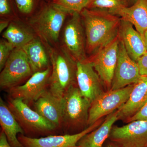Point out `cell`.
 I'll return each mask as SVG.
<instances>
[{
    "label": "cell",
    "instance_id": "1",
    "mask_svg": "<svg viewBox=\"0 0 147 147\" xmlns=\"http://www.w3.org/2000/svg\"><path fill=\"white\" fill-rule=\"evenodd\" d=\"M80 14L86 33L87 54L93 55L118 36L121 20L119 16L87 8Z\"/></svg>",
    "mask_w": 147,
    "mask_h": 147
},
{
    "label": "cell",
    "instance_id": "2",
    "mask_svg": "<svg viewBox=\"0 0 147 147\" xmlns=\"http://www.w3.org/2000/svg\"><path fill=\"white\" fill-rule=\"evenodd\" d=\"M47 50L52 66L49 90L55 96L62 98L71 86L77 84V62L61 46Z\"/></svg>",
    "mask_w": 147,
    "mask_h": 147
},
{
    "label": "cell",
    "instance_id": "3",
    "mask_svg": "<svg viewBox=\"0 0 147 147\" xmlns=\"http://www.w3.org/2000/svg\"><path fill=\"white\" fill-rule=\"evenodd\" d=\"M68 15L70 14L49 2L31 18V27L47 50L57 47L61 30Z\"/></svg>",
    "mask_w": 147,
    "mask_h": 147
},
{
    "label": "cell",
    "instance_id": "4",
    "mask_svg": "<svg viewBox=\"0 0 147 147\" xmlns=\"http://www.w3.org/2000/svg\"><path fill=\"white\" fill-rule=\"evenodd\" d=\"M63 99L62 129L64 134H76L88 127L92 103L82 95L77 84L69 89Z\"/></svg>",
    "mask_w": 147,
    "mask_h": 147
},
{
    "label": "cell",
    "instance_id": "5",
    "mask_svg": "<svg viewBox=\"0 0 147 147\" xmlns=\"http://www.w3.org/2000/svg\"><path fill=\"white\" fill-rule=\"evenodd\" d=\"M7 105L27 137L38 138L59 133L52 124L21 99L9 98Z\"/></svg>",
    "mask_w": 147,
    "mask_h": 147
},
{
    "label": "cell",
    "instance_id": "6",
    "mask_svg": "<svg viewBox=\"0 0 147 147\" xmlns=\"http://www.w3.org/2000/svg\"><path fill=\"white\" fill-rule=\"evenodd\" d=\"M65 24L61 47L76 62L88 59L86 51V36L81 14L74 13Z\"/></svg>",
    "mask_w": 147,
    "mask_h": 147
},
{
    "label": "cell",
    "instance_id": "7",
    "mask_svg": "<svg viewBox=\"0 0 147 147\" xmlns=\"http://www.w3.org/2000/svg\"><path fill=\"white\" fill-rule=\"evenodd\" d=\"M0 74V87L7 90L19 86L33 74L22 48L12 51Z\"/></svg>",
    "mask_w": 147,
    "mask_h": 147
},
{
    "label": "cell",
    "instance_id": "8",
    "mask_svg": "<svg viewBox=\"0 0 147 147\" xmlns=\"http://www.w3.org/2000/svg\"><path fill=\"white\" fill-rule=\"evenodd\" d=\"M133 85L119 89L107 91L96 98L90 108L88 126L118 110L128 100Z\"/></svg>",
    "mask_w": 147,
    "mask_h": 147
},
{
    "label": "cell",
    "instance_id": "9",
    "mask_svg": "<svg viewBox=\"0 0 147 147\" xmlns=\"http://www.w3.org/2000/svg\"><path fill=\"white\" fill-rule=\"evenodd\" d=\"M119 44L118 36L112 42L88 58L107 91L111 89L117 63Z\"/></svg>",
    "mask_w": 147,
    "mask_h": 147
},
{
    "label": "cell",
    "instance_id": "10",
    "mask_svg": "<svg viewBox=\"0 0 147 147\" xmlns=\"http://www.w3.org/2000/svg\"><path fill=\"white\" fill-rule=\"evenodd\" d=\"M108 139L119 147H147V121L135 120L113 126Z\"/></svg>",
    "mask_w": 147,
    "mask_h": 147
},
{
    "label": "cell",
    "instance_id": "11",
    "mask_svg": "<svg viewBox=\"0 0 147 147\" xmlns=\"http://www.w3.org/2000/svg\"><path fill=\"white\" fill-rule=\"evenodd\" d=\"M51 71L52 66L34 73L24 85L7 90L9 98H20L28 105L34 103L47 90Z\"/></svg>",
    "mask_w": 147,
    "mask_h": 147
},
{
    "label": "cell",
    "instance_id": "12",
    "mask_svg": "<svg viewBox=\"0 0 147 147\" xmlns=\"http://www.w3.org/2000/svg\"><path fill=\"white\" fill-rule=\"evenodd\" d=\"M102 122V120H99L76 134H55L40 138H31L19 134L18 138L25 147H75L82 137L97 128Z\"/></svg>",
    "mask_w": 147,
    "mask_h": 147
},
{
    "label": "cell",
    "instance_id": "13",
    "mask_svg": "<svg viewBox=\"0 0 147 147\" xmlns=\"http://www.w3.org/2000/svg\"><path fill=\"white\" fill-rule=\"evenodd\" d=\"M141 76L137 62L130 57L119 39L117 63L110 90L119 89L135 84Z\"/></svg>",
    "mask_w": 147,
    "mask_h": 147
},
{
    "label": "cell",
    "instance_id": "14",
    "mask_svg": "<svg viewBox=\"0 0 147 147\" xmlns=\"http://www.w3.org/2000/svg\"><path fill=\"white\" fill-rule=\"evenodd\" d=\"M76 79L81 94L91 103L105 92L102 81L88 59L77 62Z\"/></svg>",
    "mask_w": 147,
    "mask_h": 147
},
{
    "label": "cell",
    "instance_id": "15",
    "mask_svg": "<svg viewBox=\"0 0 147 147\" xmlns=\"http://www.w3.org/2000/svg\"><path fill=\"white\" fill-rule=\"evenodd\" d=\"M34 110L55 127L59 133L62 129L63 99L55 96L49 90L34 103Z\"/></svg>",
    "mask_w": 147,
    "mask_h": 147
},
{
    "label": "cell",
    "instance_id": "16",
    "mask_svg": "<svg viewBox=\"0 0 147 147\" xmlns=\"http://www.w3.org/2000/svg\"><path fill=\"white\" fill-rule=\"evenodd\" d=\"M147 103V76H142L133 85L128 100L117 110L119 120L126 121Z\"/></svg>",
    "mask_w": 147,
    "mask_h": 147
},
{
    "label": "cell",
    "instance_id": "17",
    "mask_svg": "<svg viewBox=\"0 0 147 147\" xmlns=\"http://www.w3.org/2000/svg\"><path fill=\"white\" fill-rule=\"evenodd\" d=\"M119 37L123 42L128 55L134 61H137L147 53L143 36L129 22L121 19Z\"/></svg>",
    "mask_w": 147,
    "mask_h": 147
},
{
    "label": "cell",
    "instance_id": "18",
    "mask_svg": "<svg viewBox=\"0 0 147 147\" xmlns=\"http://www.w3.org/2000/svg\"><path fill=\"white\" fill-rule=\"evenodd\" d=\"M33 73L43 71L51 66L49 53L47 47L38 36L22 48Z\"/></svg>",
    "mask_w": 147,
    "mask_h": 147
},
{
    "label": "cell",
    "instance_id": "19",
    "mask_svg": "<svg viewBox=\"0 0 147 147\" xmlns=\"http://www.w3.org/2000/svg\"><path fill=\"white\" fill-rule=\"evenodd\" d=\"M0 125L11 147H25L18 138V134H25L24 130L1 98H0Z\"/></svg>",
    "mask_w": 147,
    "mask_h": 147
},
{
    "label": "cell",
    "instance_id": "20",
    "mask_svg": "<svg viewBox=\"0 0 147 147\" xmlns=\"http://www.w3.org/2000/svg\"><path fill=\"white\" fill-rule=\"evenodd\" d=\"M117 110L108 115L100 126L82 137L77 143L80 147H102L108 139L114 123L118 120Z\"/></svg>",
    "mask_w": 147,
    "mask_h": 147
},
{
    "label": "cell",
    "instance_id": "21",
    "mask_svg": "<svg viewBox=\"0 0 147 147\" xmlns=\"http://www.w3.org/2000/svg\"><path fill=\"white\" fill-rule=\"evenodd\" d=\"M117 16L131 23L143 37L147 30V0H137L131 6L119 11Z\"/></svg>",
    "mask_w": 147,
    "mask_h": 147
},
{
    "label": "cell",
    "instance_id": "22",
    "mask_svg": "<svg viewBox=\"0 0 147 147\" xmlns=\"http://www.w3.org/2000/svg\"><path fill=\"white\" fill-rule=\"evenodd\" d=\"M30 29L15 21H11L3 33V38L7 40L14 48H22L37 36Z\"/></svg>",
    "mask_w": 147,
    "mask_h": 147
},
{
    "label": "cell",
    "instance_id": "23",
    "mask_svg": "<svg viewBox=\"0 0 147 147\" xmlns=\"http://www.w3.org/2000/svg\"><path fill=\"white\" fill-rule=\"evenodd\" d=\"M127 6L126 0H90L86 8L105 11L117 15L119 11Z\"/></svg>",
    "mask_w": 147,
    "mask_h": 147
},
{
    "label": "cell",
    "instance_id": "24",
    "mask_svg": "<svg viewBox=\"0 0 147 147\" xmlns=\"http://www.w3.org/2000/svg\"><path fill=\"white\" fill-rule=\"evenodd\" d=\"M16 11L25 16H34L45 4L41 0H13Z\"/></svg>",
    "mask_w": 147,
    "mask_h": 147
},
{
    "label": "cell",
    "instance_id": "25",
    "mask_svg": "<svg viewBox=\"0 0 147 147\" xmlns=\"http://www.w3.org/2000/svg\"><path fill=\"white\" fill-rule=\"evenodd\" d=\"M90 0H50L53 5L65 11L68 14L80 13L86 8Z\"/></svg>",
    "mask_w": 147,
    "mask_h": 147
},
{
    "label": "cell",
    "instance_id": "26",
    "mask_svg": "<svg viewBox=\"0 0 147 147\" xmlns=\"http://www.w3.org/2000/svg\"><path fill=\"white\" fill-rule=\"evenodd\" d=\"M16 9L13 0H0L1 19L9 20L16 16Z\"/></svg>",
    "mask_w": 147,
    "mask_h": 147
},
{
    "label": "cell",
    "instance_id": "27",
    "mask_svg": "<svg viewBox=\"0 0 147 147\" xmlns=\"http://www.w3.org/2000/svg\"><path fill=\"white\" fill-rule=\"evenodd\" d=\"M15 48L7 40L1 38L0 40V70H2L12 51Z\"/></svg>",
    "mask_w": 147,
    "mask_h": 147
},
{
    "label": "cell",
    "instance_id": "28",
    "mask_svg": "<svg viewBox=\"0 0 147 147\" xmlns=\"http://www.w3.org/2000/svg\"><path fill=\"white\" fill-rule=\"evenodd\" d=\"M136 62L139 67L141 76H147V53L142 55Z\"/></svg>",
    "mask_w": 147,
    "mask_h": 147
},
{
    "label": "cell",
    "instance_id": "29",
    "mask_svg": "<svg viewBox=\"0 0 147 147\" xmlns=\"http://www.w3.org/2000/svg\"><path fill=\"white\" fill-rule=\"evenodd\" d=\"M135 120L147 121V103L134 116L127 119L126 122L129 123Z\"/></svg>",
    "mask_w": 147,
    "mask_h": 147
},
{
    "label": "cell",
    "instance_id": "30",
    "mask_svg": "<svg viewBox=\"0 0 147 147\" xmlns=\"http://www.w3.org/2000/svg\"><path fill=\"white\" fill-rule=\"evenodd\" d=\"M0 147H12L9 143L5 133L2 130L0 132Z\"/></svg>",
    "mask_w": 147,
    "mask_h": 147
},
{
    "label": "cell",
    "instance_id": "31",
    "mask_svg": "<svg viewBox=\"0 0 147 147\" xmlns=\"http://www.w3.org/2000/svg\"><path fill=\"white\" fill-rule=\"evenodd\" d=\"M9 20L7 19H1L0 21V32L1 33L3 31L7 28L10 23Z\"/></svg>",
    "mask_w": 147,
    "mask_h": 147
},
{
    "label": "cell",
    "instance_id": "32",
    "mask_svg": "<svg viewBox=\"0 0 147 147\" xmlns=\"http://www.w3.org/2000/svg\"><path fill=\"white\" fill-rule=\"evenodd\" d=\"M143 38H144V41L145 46H146L147 53V30L145 32L144 36H143Z\"/></svg>",
    "mask_w": 147,
    "mask_h": 147
},
{
    "label": "cell",
    "instance_id": "33",
    "mask_svg": "<svg viewBox=\"0 0 147 147\" xmlns=\"http://www.w3.org/2000/svg\"><path fill=\"white\" fill-rule=\"evenodd\" d=\"M105 147H119L115 144L113 143V142H108L107 144L105 146Z\"/></svg>",
    "mask_w": 147,
    "mask_h": 147
},
{
    "label": "cell",
    "instance_id": "34",
    "mask_svg": "<svg viewBox=\"0 0 147 147\" xmlns=\"http://www.w3.org/2000/svg\"><path fill=\"white\" fill-rule=\"evenodd\" d=\"M127 1H128L130 2H134V3L137 1V0H126Z\"/></svg>",
    "mask_w": 147,
    "mask_h": 147
},
{
    "label": "cell",
    "instance_id": "35",
    "mask_svg": "<svg viewBox=\"0 0 147 147\" xmlns=\"http://www.w3.org/2000/svg\"><path fill=\"white\" fill-rule=\"evenodd\" d=\"M79 147V146H76V147Z\"/></svg>",
    "mask_w": 147,
    "mask_h": 147
}]
</instances>
